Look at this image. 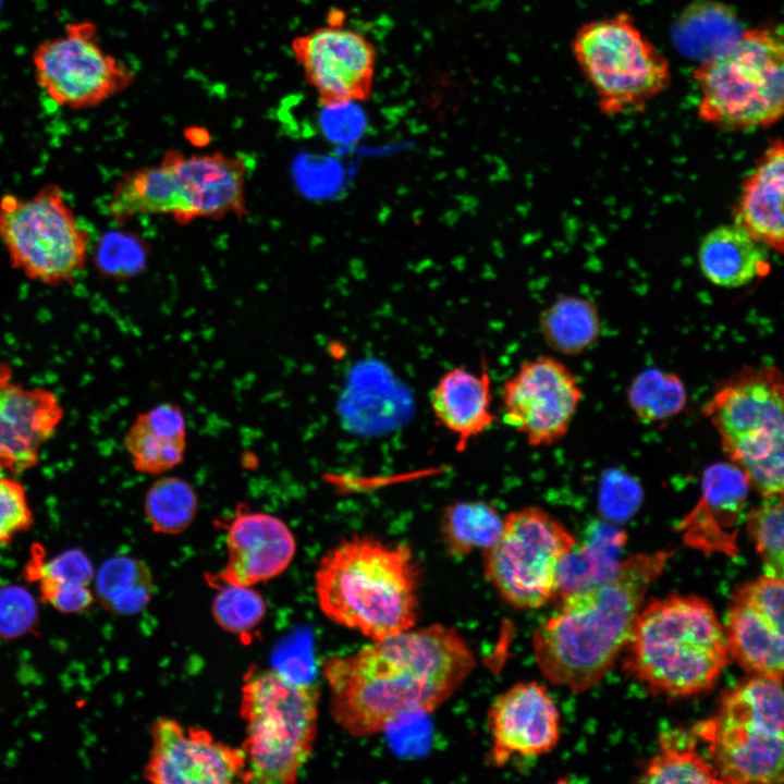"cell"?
Returning <instances> with one entry per match:
<instances>
[{
	"mask_svg": "<svg viewBox=\"0 0 784 784\" xmlns=\"http://www.w3.org/2000/svg\"><path fill=\"white\" fill-rule=\"evenodd\" d=\"M33 524V513L23 486L0 476V546L8 543Z\"/></svg>",
	"mask_w": 784,
	"mask_h": 784,
	"instance_id": "f35d334b",
	"label": "cell"
},
{
	"mask_svg": "<svg viewBox=\"0 0 784 784\" xmlns=\"http://www.w3.org/2000/svg\"><path fill=\"white\" fill-rule=\"evenodd\" d=\"M292 51L319 103L369 99L377 52L359 32L329 23L295 37Z\"/></svg>",
	"mask_w": 784,
	"mask_h": 784,
	"instance_id": "5bb4252c",
	"label": "cell"
},
{
	"mask_svg": "<svg viewBox=\"0 0 784 784\" xmlns=\"http://www.w3.org/2000/svg\"><path fill=\"white\" fill-rule=\"evenodd\" d=\"M412 550L369 536L342 540L321 556L314 589L321 612L372 639L414 628L419 572Z\"/></svg>",
	"mask_w": 784,
	"mask_h": 784,
	"instance_id": "3957f363",
	"label": "cell"
},
{
	"mask_svg": "<svg viewBox=\"0 0 784 784\" xmlns=\"http://www.w3.org/2000/svg\"><path fill=\"white\" fill-rule=\"evenodd\" d=\"M675 733L664 735L661 750L646 764L641 783H722L714 767L695 749V740Z\"/></svg>",
	"mask_w": 784,
	"mask_h": 784,
	"instance_id": "4dcf8cb0",
	"label": "cell"
},
{
	"mask_svg": "<svg viewBox=\"0 0 784 784\" xmlns=\"http://www.w3.org/2000/svg\"><path fill=\"white\" fill-rule=\"evenodd\" d=\"M226 530V563L217 573L206 575L215 589L224 586H254L281 575L296 552L295 537L280 517L246 505L219 523Z\"/></svg>",
	"mask_w": 784,
	"mask_h": 784,
	"instance_id": "e0dca14e",
	"label": "cell"
},
{
	"mask_svg": "<svg viewBox=\"0 0 784 784\" xmlns=\"http://www.w3.org/2000/svg\"><path fill=\"white\" fill-rule=\"evenodd\" d=\"M627 644V670L669 696L710 689L730 659L725 629L697 596L673 595L641 608Z\"/></svg>",
	"mask_w": 784,
	"mask_h": 784,
	"instance_id": "277c9868",
	"label": "cell"
},
{
	"mask_svg": "<svg viewBox=\"0 0 784 784\" xmlns=\"http://www.w3.org/2000/svg\"><path fill=\"white\" fill-rule=\"evenodd\" d=\"M211 602L215 622L245 641L266 617L268 607L262 595L253 586H224Z\"/></svg>",
	"mask_w": 784,
	"mask_h": 784,
	"instance_id": "e575fe53",
	"label": "cell"
},
{
	"mask_svg": "<svg viewBox=\"0 0 784 784\" xmlns=\"http://www.w3.org/2000/svg\"><path fill=\"white\" fill-rule=\"evenodd\" d=\"M30 63L42 94L74 111L99 107L135 79L134 70L105 49L89 20L69 22L60 34L37 44Z\"/></svg>",
	"mask_w": 784,
	"mask_h": 784,
	"instance_id": "7c38bea8",
	"label": "cell"
},
{
	"mask_svg": "<svg viewBox=\"0 0 784 784\" xmlns=\"http://www.w3.org/2000/svg\"><path fill=\"white\" fill-rule=\"evenodd\" d=\"M162 161L172 170L182 200L180 224L198 218L221 219L247 215L243 159L221 152L184 155L168 150Z\"/></svg>",
	"mask_w": 784,
	"mask_h": 784,
	"instance_id": "d6986e66",
	"label": "cell"
},
{
	"mask_svg": "<svg viewBox=\"0 0 784 784\" xmlns=\"http://www.w3.org/2000/svg\"><path fill=\"white\" fill-rule=\"evenodd\" d=\"M784 44L781 29L757 25L698 61L693 81L697 115L725 131H750L779 122L784 107Z\"/></svg>",
	"mask_w": 784,
	"mask_h": 784,
	"instance_id": "8992f818",
	"label": "cell"
},
{
	"mask_svg": "<svg viewBox=\"0 0 784 784\" xmlns=\"http://www.w3.org/2000/svg\"><path fill=\"white\" fill-rule=\"evenodd\" d=\"M474 666V653L454 627L434 624L372 640L323 660L330 714L350 735L371 736L402 716L434 711Z\"/></svg>",
	"mask_w": 784,
	"mask_h": 784,
	"instance_id": "6da1fadb",
	"label": "cell"
},
{
	"mask_svg": "<svg viewBox=\"0 0 784 784\" xmlns=\"http://www.w3.org/2000/svg\"><path fill=\"white\" fill-rule=\"evenodd\" d=\"M783 493L762 498L746 516L747 532L763 564L764 574L783 579Z\"/></svg>",
	"mask_w": 784,
	"mask_h": 784,
	"instance_id": "836d02e7",
	"label": "cell"
},
{
	"mask_svg": "<svg viewBox=\"0 0 784 784\" xmlns=\"http://www.w3.org/2000/svg\"><path fill=\"white\" fill-rule=\"evenodd\" d=\"M723 783L781 784L784 775L782 682L756 676L728 690L715 714L695 726Z\"/></svg>",
	"mask_w": 784,
	"mask_h": 784,
	"instance_id": "9c48e42d",
	"label": "cell"
},
{
	"mask_svg": "<svg viewBox=\"0 0 784 784\" xmlns=\"http://www.w3.org/2000/svg\"><path fill=\"white\" fill-rule=\"evenodd\" d=\"M575 543L565 526L544 510L513 511L483 551L485 574L512 607L539 609L556 596L559 566Z\"/></svg>",
	"mask_w": 784,
	"mask_h": 784,
	"instance_id": "8fae6325",
	"label": "cell"
},
{
	"mask_svg": "<svg viewBox=\"0 0 784 784\" xmlns=\"http://www.w3.org/2000/svg\"><path fill=\"white\" fill-rule=\"evenodd\" d=\"M688 12L682 17L678 27V38L683 44L689 42L688 49L694 42L693 49L701 53L702 42L705 44L703 59L712 56L727 44H730L740 32L735 26V19L728 13L727 9L716 3H705L689 8ZM702 59V60H703ZM701 61V60H700Z\"/></svg>",
	"mask_w": 784,
	"mask_h": 784,
	"instance_id": "d590c367",
	"label": "cell"
},
{
	"mask_svg": "<svg viewBox=\"0 0 784 784\" xmlns=\"http://www.w3.org/2000/svg\"><path fill=\"white\" fill-rule=\"evenodd\" d=\"M783 579L763 574L732 596L725 628L730 657L756 676L779 682L784 666Z\"/></svg>",
	"mask_w": 784,
	"mask_h": 784,
	"instance_id": "2e32d148",
	"label": "cell"
},
{
	"mask_svg": "<svg viewBox=\"0 0 784 784\" xmlns=\"http://www.w3.org/2000/svg\"><path fill=\"white\" fill-rule=\"evenodd\" d=\"M765 249L739 225L723 224L701 240L698 264L702 274L714 285L739 287L768 273Z\"/></svg>",
	"mask_w": 784,
	"mask_h": 784,
	"instance_id": "484cf974",
	"label": "cell"
},
{
	"mask_svg": "<svg viewBox=\"0 0 784 784\" xmlns=\"http://www.w3.org/2000/svg\"><path fill=\"white\" fill-rule=\"evenodd\" d=\"M0 243L14 269L48 286L72 284L89 258V233L53 183L1 196Z\"/></svg>",
	"mask_w": 784,
	"mask_h": 784,
	"instance_id": "30bf717a",
	"label": "cell"
},
{
	"mask_svg": "<svg viewBox=\"0 0 784 784\" xmlns=\"http://www.w3.org/2000/svg\"><path fill=\"white\" fill-rule=\"evenodd\" d=\"M109 216L118 224L143 215H164L180 220L183 206L170 167H143L125 172L115 182L107 204Z\"/></svg>",
	"mask_w": 784,
	"mask_h": 784,
	"instance_id": "4316f807",
	"label": "cell"
},
{
	"mask_svg": "<svg viewBox=\"0 0 784 784\" xmlns=\"http://www.w3.org/2000/svg\"><path fill=\"white\" fill-rule=\"evenodd\" d=\"M749 488L744 473L731 462L710 465L702 476L700 499L678 526L684 541L705 553L733 555Z\"/></svg>",
	"mask_w": 784,
	"mask_h": 784,
	"instance_id": "44dd1931",
	"label": "cell"
},
{
	"mask_svg": "<svg viewBox=\"0 0 784 784\" xmlns=\"http://www.w3.org/2000/svg\"><path fill=\"white\" fill-rule=\"evenodd\" d=\"M318 125L326 139L338 145L357 142L367 126L364 110L356 101L320 103Z\"/></svg>",
	"mask_w": 784,
	"mask_h": 784,
	"instance_id": "74e56055",
	"label": "cell"
},
{
	"mask_svg": "<svg viewBox=\"0 0 784 784\" xmlns=\"http://www.w3.org/2000/svg\"><path fill=\"white\" fill-rule=\"evenodd\" d=\"M36 603L23 588H0V637L14 638L27 633L36 622Z\"/></svg>",
	"mask_w": 784,
	"mask_h": 784,
	"instance_id": "ab89813d",
	"label": "cell"
},
{
	"mask_svg": "<svg viewBox=\"0 0 784 784\" xmlns=\"http://www.w3.org/2000/svg\"><path fill=\"white\" fill-rule=\"evenodd\" d=\"M61 418L62 407L52 392L17 384L9 365L0 362V463L4 469L22 471L34 466L41 444Z\"/></svg>",
	"mask_w": 784,
	"mask_h": 784,
	"instance_id": "ffe728a7",
	"label": "cell"
},
{
	"mask_svg": "<svg viewBox=\"0 0 784 784\" xmlns=\"http://www.w3.org/2000/svg\"><path fill=\"white\" fill-rule=\"evenodd\" d=\"M571 51L604 115L642 111L671 86L669 59L627 12L581 24Z\"/></svg>",
	"mask_w": 784,
	"mask_h": 784,
	"instance_id": "ba28073f",
	"label": "cell"
},
{
	"mask_svg": "<svg viewBox=\"0 0 784 784\" xmlns=\"http://www.w3.org/2000/svg\"><path fill=\"white\" fill-rule=\"evenodd\" d=\"M155 591L149 567L134 556L106 560L95 577V598L109 612L133 615L147 607Z\"/></svg>",
	"mask_w": 784,
	"mask_h": 784,
	"instance_id": "83f0119b",
	"label": "cell"
},
{
	"mask_svg": "<svg viewBox=\"0 0 784 784\" xmlns=\"http://www.w3.org/2000/svg\"><path fill=\"white\" fill-rule=\"evenodd\" d=\"M488 727L490 757L501 767L515 755L535 757L553 749L560 738V714L543 685L517 683L492 702Z\"/></svg>",
	"mask_w": 784,
	"mask_h": 784,
	"instance_id": "ac0fdd59",
	"label": "cell"
},
{
	"mask_svg": "<svg viewBox=\"0 0 784 784\" xmlns=\"http://www.w3.org/2000/svg\"><path fill=\"white\" fill-rule=\"evenodd\" d=\"M784 383L775 366H746L703 407L722 449L762 498L783 493Z\"/></svg>",
	"mask_w": 784,
	"mask_h": 784,
	"instance_id": "52a82bcc",
	"label": "cell"
},
{
	"mask_svg": "<svg viewBox=\"0 0 784 784\" xmlns=\"http://www.w3.org/2000/svg\"><path fill=\"white\" fill-rule=\"evenodd\" d=\"M90 559L79 549L65 550L51 559L38 544L25 565V577L37 584L42 602L65 614H79L96 601Z\"/></svg>",
	"mask_w": 784,
	"mask_h": 784,
	"instance_id": "cb8c5ba5",
	"label": "cell"
},
{
	"mask_svg": "<svg viewBox=\"0 0 784 784\" xmlns=\"http://www.w3.org/2000/svg\"><path fill=\"white\" fill-rule=\"evenodd\" d=\"M149 254V246L140 236L125 231H110L98 242L94 262L103 278L123 281L145 271Z\"/></svg>",
	"mask_w": 784,
	"mask_h": 784,
	"instance_id": "8d00e7d4",
	"label": "cell"
},
{
	"mask_svg": "<svg viewBox=\"0 0 784 784\" xmlns=\"http://www.w3.org/2000/svg\"><path fill=\"white\" fill-rule=\"evenodd\" d=\"M318 687L272 667L250 665L241 687L240 747L245 784H293L310 758L318 733Z\"/></svg>",
	"mask_w": 784,
	"mask_h": 784,
	"instance_id": "5b68a950",
	"label": "cell"
},
{
	"mask_svg": "<svg viewBox=\"0 0 784 784\" xmlns=\"http://www.w3.org/2000/svg\"><path fill=\"white\" fill-rule=\"evenodd\" d=\"M539 324L546 343L564 355L584 352L600 334L596 305L579 296L559 297L541 313Z\"/></svg>",
	"mask_w": 784,
	"mask_h": 784,
	"instance_id": "f1b7e54d",
	"label": "cell"
},
{
	"mask_svg": "<svg viewBox=\"0 0 784 784\" xmlns=\"http://www.w3.org/2000/svg\"><path fill=\"white\" fill-rule=\"evenodd\" d=\"M627 399L639 419L653 422L674 417L682 412L687 402V392L677 375L649 368L632 381Z\"/></svg>",
	"mask_w": 784,
	"mask_h": 784,
	"instance_id": "d6a6232c",
	"label": "cell"
},
{
	"mask_svg": "<svg viewBox=\"0 0 784 784\" xmlns=\"http://www.w3.org/2000/svg\"><path fill=\"white\" fill-rule=\"evenodd\" d=\"M151 747L143 771L156 784H228L240 781L245 756L208 730L158 718L149 730Z\"/></svg>",
	"mask_w": 784,
	"mask_h": 784,
	"instance_id": "9a60e30c",
	"label": "cell"
},
{
	"mask_svg": "<svg viewBox=\"0 0 784 784\" xmlns=\"http://www.w3.org/2000/svg\"><path fill=\"white\" fill-rule=\"evenodd\" d=\"M135 469L160 475L177 466L186 449V421L181 407L162 403L142 413L124 437Z\"/></svg>",
	"mask_w": 784,
	"mask_h": 784,
	"instance_id": "d4e9b609",
	"label": "cell"
},
{
	"mask_svg": "<svg viewBox=\"0 0 784 784\" xmlns=\"http://www.w3.org/2000/svg\"><path fill=\"white\" fill-rule=\"evenodd\" d=\"M430 404L438 422L456 437L460 452L495 419L490 375L485 367L480 375L463 367L446 371L432 389Z\"/></svg>",
	"mask_w": 784,
	"mask_h": 784,
	"instance_id": "603a6c76",
	"label": "cell"
},
{
	"mask_svg": "<svg viewBox=\"0 0 784 784\" xmlns=\"http://www.w3.org/2000/svg\"><path fill=\"white\" fill-rule=\"evenodd\" d=\"M671 555L663 550L632 556L610 577L563 598L559 612L532 636L542 675L575 693L599 683L627 644L645 596Z\"/></svg>",
	"mask_w": 784,
	"mask_h": 784,
	"instance_id": "7a4b0ae2",
	"label": "cell"
},
{
	"mask_svg": "<svg viewBox=\"0 0 784 784\" xmlns=\"http://www.w3.org/2000/svg\"><path fill=\"white\" fill-rule=\"evenodd\" d=\"M580 400L573 372L555 358L538 357L503 383V420L529 445H552L566 436Z\"/></svg>",
	"mask_w": 784,
	"mask_h": 784,
	"instance_id": "4fadbf2b",
	"label": "cell"
},
{
	"mask_svg": "<svg viewBox=\"0 0 784 784\" xmlns=\"http://www.w3.org/2000/svg\"><path fill=\"white\" fill-rule=\"evenodd\" d=\"M144 510L155 532L177 535L195 519L198 499L194 488L184 479L167 476L157 479L148 489Z\"/></svg>",
	"mask_w": 784,
	"mask_h": 784,
	"instance_id": "1f68e13d",
	"label": "cell"
},
{
	"mask_svg": "<svg viewBox=\"0 0 784 784\" xmlns=\"http://www.w3.org/2000/svg\"><path fill=\"white\" fill-rule=\"evenodd\" d=\"M502 526L503 518L493 505L483 501L454 502L441 517L444 548L453 556L485 551L498 539Z\"/></svg>",
	"mask_w": 784,
	"mask_h": 784,
	"instance_id": "f546056e",
	"label": "cell"
},
{
	"mask_svg": "<svg viewBox=\"0 0 784 784\" xmlns=\"http://www.w3.org/2000/svg\"><path fill=\"white\" fill-rule=\"evenodd\" d=\"M784 148L781 138L764 149L742 184L734 223L757 242L783 253Z\"/></svg>",
	"mask_w": 784,
	"mask_h": 784,
	"instance_id": "7402d4cb",
	"label": "cell"
}]
</instances>
